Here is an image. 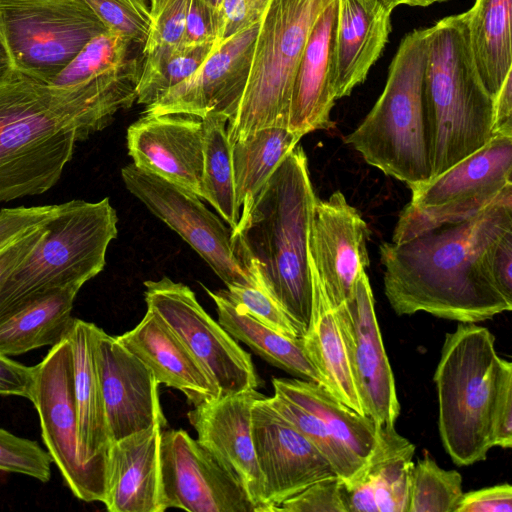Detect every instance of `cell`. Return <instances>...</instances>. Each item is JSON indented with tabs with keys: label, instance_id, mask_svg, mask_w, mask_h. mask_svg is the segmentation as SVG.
<instances>
[{
	"label": "cell",
	"instance_id": "cell-23",
	"mask_svg": "<svg viewBox=\"0 0 512 512\" xmlns=\"http://www.w3.org/2000/svg\"><path fill=\"white\" fill-rule=\"evenodd\" d=\"M116 337L152 371L159 385L179 390L194 407L220 397L209 373L153 310L147 308L133 329Z\"/></svg>",
	"mask_w": 512,
	"mask_h": 512
},
{
	"label": "cell",
	"instance_id": "cell-39",
	"mask_svg": "<svg viewBox=\"0 0 512 512\" xmlns=\"http://www.w3.org/2000/svg\"><path fill=\"white\" fill-rule=\"evenodd\" d=\"M108 30L133 44L145 43L150 28L146 0H83Z\"/></svg>",
	"mask_w": 512,
	"mask_h": 512
},
{
	"label": "cell",
	"instance_id": "cell-9",
	"mask_svg": "<svg viewBox=\"0 0 512 512\" xmlns=\"http://www.w3.org/2000/svg\"><path fill=\"white\" fill-rule=\"evenodd\" d=\"M107 30L83 0H0V34L13 69L46 84Z\"/></svg>",
	"mask_w": 512,
	"mask_h": 512
},
{
	"label": "cell",
	"instance_id": "cell-53",
	"mask_svg": "<svg viewBox=\"0 0 512 512\" xmlns=\"http://www.w3.org/2000/svg\"><path fill=\"white\" fill-rule=\"evenodd\" d=\"M384 6L391 11L398 5L405 4L409 6L426 7L436 2H444L447 0H379Z\"/></svg>",
	"mask_w": 512,
	"mask_h": 512
},
{
	"label": "cell",
	"instance_id": "cell-32",
	"mask_svg": "<svg viewBox=\"0 0 512 512\" xmlns=\"http://www.w3.org/2000/svg\"><path fill=\"white\" fill-rule=\"evenodd\" d=\"M511 11L512 0H476L467 11L474 64L492 98L512 73Z\"/></svg>",
	"mask_w": 512,
	"mask_h": 512
},
{
	"label": "cell",
	"instance_id": "cell-46",
	"mask_svg": "<svg viewBox=\"0 0 512 512\" xmlns=\"http://www.w3.org/2000/svg\"><path fill=\"white\" fill-rule=\"evenodd\" d=\"M489 278L502 297L512 304V230L496 239L485 251Z\"/></svg>",
	"mask_w": 512,
	"mask_h": 512
},
{
	"label": "cell",
	"instance_id": "cell-27",
	"mask_svg": "<svg viewBox=\"0 0 512 512\" xmlns=\"http://www.w3.org/2000/svg\"><path fill=\"white\" fill-rule=\"evenodd\" d=\"M99 327L74 318L67 334L73 361L78 437L84 461L107 466L111 444L96 362Z\"/></svg>",
	"mask_w": 512,
	"mask_h": 512
},
{
	"label": "cell",
	"instance_id": "cell-52",
	"mask_svg": "<svg viewBox=\"0 0 512 512\" xmlns=\"http://www.w3.org/2000/svg\"><path fill=\"white\" fill-rule=\"evenodd\" d=\"M493 137H512V73L493 98Z\"/></svg>",
	"mask_w": 512,
	"mask_h": 512
},
{
	"label": "cell",
	"instance_id": "cell-29",
	"mask_svg": "<svg viewBox=\"0 0 512 512\" xmlns=\"http://www.w3.org/2000/svg\"><path fill=\"white\" fill-rule=\"evenodd\" d=\"M314 290L313 313L304 348L333 396L361 415H366L359 398L340 325L317 275L311 267ZM367 416V415H366Z\"/></svg>",
	"mask_w": 512,
	"mask_h": 512
},
{
	"label": "cell",
	"instance_id": "cell-17",
	"mask_svg": "<svg viewBox=\"0 0 512 512\" xmlns=\"http://www.w3.org/2000/svg\"><path fill=\"white\" fill-rule=\"evenodd\" d=\"M258 28L256 23L218 42L193 75L146 106L143 114L204 118L215 113L231 121L246 87Z\"/></svg>",
	"mask_w": 512,
	"mask_h": 512
},
{
	"label": "cell",
	"instance_id": "cell-35",
	"mask_svg": "<svg viewBox=\"0 0 512 512\" xmlns=\"http://www.w3.org/2000/svg\"><path fill=\"white\" fill-rule=\"evenodd\" d=\"M216 45L162 47L143 55L136 102L145 107L155 103L193 75Z\"/></svg>",
	"mask_w": 512,
	"mask_h": 512
},
{
	"label": "cell",
	"instance_id": "cell-50",
	"mask_svg": "<svg viewBox=\"0 0 512 512\" xmlns=\"http://www.w3.org/2000/svg\"><path fill=\"white\" fill-rule=\"evenodd\" d=\"M46 222L25 233L0 251V289L9 275L36 246L45 231Z\"/></svg>",
	"mask_w": 512,
	"mask_h": 512
},
{
	"label": "cell",
	"instance_id": "cell-14",
	"mask_svg": "<svg viewBox=\"0 0 512 512\" xmlns=\"http://www.w3.org/2000/svg\"><path fill=\"white\" fill-rule=\"evenodd\" d=\"M159 463L164 510L257 512L240 481L185 430L161 431Z\"/></svg>",
	"mask_w": 512,
	"mask_h": 512
},
{
	"label": "cell",
	"instance_id": "cell-21",
	"mask_svg": "<svg viewBox=\"0 0 512 512\" xmlns=\"http://www.w3.org/2000/svg\"><path fill=\"white\" fill-rule=\"evenodd\" d=\"M263 396L251 389L219 397L188 412L197 440L240 481L257 512L264 510V484L253 443L252 407Z\"/></svg>",
	"mask_w": 512,
	"mask_h": 512
},
{
	"label": "cell",
	"instance_id": "cell-7",
	"mask_svg": "<svg viewBox=\"0 0 512 512\" xmlns=\"http://www.w3.org/2000/svg\"><path fill=\"white\" fill-rule=\"evenodd\" d=\"M117 222L108 197L59 204L36 246L0 289V315L54 289L82 288L104 269Z\"/></svg>",
	"mask_w": 512,
	"mask_h": 512
},
{
	"label": "cell",
	"instance_id": "cell-16",
	"mask_svg": "<svg viewBox=\"0 0 512 512\" xmlns=\"http://www.w3.org/2000/svg\"><path fill=\"white\" fill-rule=\"evenodd\" d=\"M252 436L264 484V510L297 494L309 485L337 476L321 452L285 417L267 397L252 407Z\"/></svg>",
	"mask_w": 512,
	"mask_h": 512
},
{
	"label": "cell",
	"instance_id": "cell-33",
	"mask_svg": "<svg viewBox=\"0 0 512 512\" xmlns=\"http://www.w3.org/2000/svg\"><path fill=\"white\" fill-rule=\"evenodd\" d=\"M302 136L287 127L260 129L231 144L236 202L246 212L272 173Z\"/></svg>",
	"mask_w": 512,
	"mask_h": 512
},
{
	"label": "cell",
	"instance_id": "cell-44",
	"mask_svg": "<svg viewBox=\"0 0 512 512\" xmlns=\"http://www.w3.org/2000/svg\"><path fill=\"white\" fill-rule=\"evenodd\" d=\"M59 204L0 209V251L30 230L44 224Z\"/></svg>",
	"mask_w": 512,
	"mask_h": 512
},
{
	"label": "cell",
	"instance_id": "cell-55",
	"mask_svg": "<svg viewBox=\"0 0 512 512\" xmlns=\"http://www.w3.org/2000/svg\"><path fill=\"white\" fill-rule=\"evenodd\" d=\"M207 4L220 12V7L223 0H204Z\"/></svg>",
	"mask_w": 512,
	"mask_h": 512
},
{
	"label": "cell",
	"instance_id": "cell-49",
	"mask_svg": "<svg viewBox=\"0 0 512 512\" xmlns=\"http://www.w3.org/2000/svg\"><path fill=\"white\" fill-rule=\"evenodd\" d=\"M35 384V366L30 367L0 353V395H11L31 401Z\"/></svg>",
	"mask_w": 512,
	"mask_h": 512
},
{
	"label": "cell",
	"instance_id": "cell-24",
	"mask_svg": "<svg viewBox=\"0 0 512 512\" xmlns=\"http://www.w3.org/2000/svg\"><path fill=\"white\" fill-rule=\"evenodd\" d=\"M155 425L110 444L103 504L110 512H163Z\"/></svg>",
	"mask_w": 512,
	"mask_h": 512
},
{
	"label": "cell",
	"instance_id": "cell-38",
	"mask_svg": "<svg viewBox=\"0 0 512 512\" xmlns=\"http://www.w3.org/2000/svg\"><path fill=\"white\" fill-rule=\"evenodd\" d=\"M463 493L461 474L426 455L413 466L408 512H455Z\"/></svg>",
	"mask_w": 512,
	"mask_h": 512
},
{
	"label": "cell",
	"instance_id": "cell-1",
	"mask_svg": "<svg viewBox=\"0 0 512 512\" xmlns=\"http://www.w3.org/2000/svg\"><path fill=\"white\" fill-rule=\"evenodd\" d=\"M512 230V184L488 207L462 222L443 225L406 242L379 246L384 292L397 315L426 312L476 323L512 309L491 282L487 248Z\"/></svg>",
	"mask_w": 512,
	"mask_h": 512
},
{
	"label": "cell",
	"instance_id": "cell-19",
	"mask_svg": "<svg viewBox=\"0 0 512 512\" xmlns=\"http://www.w3.org/2000/svg\"><path fill=\"white\" fill-rule=\"evenodd\" d=\"M96 362L111 443L155 425L164 427L152 371L117 339L99 329Z\"/></svg>",
	"mask_w": 512,
	"mask_h": 512
},
{
	"label": "cell",
	"instance_id": "cell-34",
	"mask_svg": "<svg viewBox=\"0 0 512 512\" xmlns=\"http://www.w3.org/2000/svg\"><path fill=\"white\" fill-rule=\"evenodd\" d=\"M227 123V117L220 114L210 113L202 118V199L215 208L232 230L238 224L240 209L235 196Z\"/></svg>",
	"mask_w": 512,
	"mask_h": 512
},
{
	"label": "cell",
	"instance_id": "cell-26",
	"mask_svg": "<svg viewBox=\"0 0 512 512\" xmlns=\"http://www.w3.org/2000/svg\"><path fill=\"white\" fill-rule=\"evenodd\" d=\"M414 454V444L395 427L378 426V443L362 476L343 485L346 512H408Z\"/></svg>",
	"mask_w": 512,
	"mask_h": 512
},
{
	"label": "cell",
	"instance_id": "cell-41",
	"mask_svg": "<svg viewBox=\"0 0 512 512\" xmlns=\"http://www.w3.org/2000/svg\"><path fill=\"white\" fill-rule=\"evenodd\" d=\"M222 290L229 300L259 322L287 337H301L294 324L259 281Z\"/></svg>",
	"mask_w": 512,
	"mask_h": 512
},
{
	"label": "cell",
	"instance_id": "cell-43",
	"mask_svg": "<svg viewBox=\"0 0 512 512\" xmlns=\"http://www.w3.org/2000/svg\"><path fill=\"white\" fill-rule=\"evenodd\" d=\"M271 512H346L342 481L332 476L314 482L275 505Z\"/></svg>",
	"mask_w": 512,
	"mask_h": 512
},
{
	"label": "cell",
	"instance_id": "cell-18",
	"mask_svg": "<svg viewBox=\"0 0 512 512\" xmlns=\"http://www.w3.org/2000/svg\"><path fill=\"white\" fill-rule=\"evenodd\" d=\"M369 228L341 191L316 199L309 232L311 267L333 308L348 299L369 265Z\"/></svg>",
	"mask_w": 512,
	"mask_h": 512
},
{
	"label": "cell",
	"instance_id": "cell-3",
	"mask_svg": "<svg viewBox=\"0 0 512 512\" xmlns=\"http://www.w3.org/2000/svg\"><path fill=\"white\" fill-rule=\"evenodd\" d=\"M77 105L75 89L14 69L0 78V203L56 185L78 142Z\"/></svg>",
	"mask_w": 512,
	"mask_h": 512
},
{
	"label": "cell",
	"instance_id": "cell-8",
	"mask_svg": "<svg viewBox=\"0 0 512 512\" xmlns=\"http://www.w3.org/2000/svg\"><path fill=\"white\" fill-rule=\"evenodd\" d=\"M334 0H271L260 22L246 87L227 124L230 144L266 127L288 128L293 85L321 12Z\"/></svg>",
	"mask_w": 512,
	"mask_h": 512
},
{
	"label": "cell",
	"instance_id": "cell-30",
	"mask_svg": "<svg viewBox=\"0 0 512 512\" xmlns=\"http://www.w3.org/2000/svg\"><path fill=\"white\" fill-rule=\"evenodd\" d=\"M274 393L317 416L333 437L367 465L378 443L374 420L346 406L323 386L300 378H273Z\"/></svg>",
	"mask_w": 512,
	"mask_h": 512
},
{
	"label": "cell",
	"instance_id": "cell-6",
	"mask_svg": "<svg viewBox=\"0 0 512 512\" xmlns=\"http://www.w3.org/2000/svg\"><path fill=\"white\" fill-rule=\"evenodd\" d=\"M429 32L402 39L382 94L345 138L369 165L411 190L431 179L423 100Z\"/></svg>",
	"mask_w": 512,
	"mask_h": 512
},
{
	"label": "cell",
	"instance_id": "cell-20",
	"mask_svg": "<svg viewBox=\"0 0 512 512\" xmlns=\"http://www.w3.org/2000/svg\"><path fill=\"white\" fill-rule=\"evenodd\" d=\"M127 148L137 167L202 199V118L188 114H143L127 130Z\"/></svg>",
	"mask_w": 512,
	"mask_h": 512
},
{
	"label": "cell",
	"instance_id": "cell-47",
	"mask_svg": "<svg viewBox=\"0 0 512 512\" xmlns=\"http://www.w3.org/2000/svg\"><path fill=\"white\" fill-rule=\"evenodd\" d=\"M271 0H223L219 41L259 23Z\"/></svg>",
	"mask_w": 512,
	"mask_h": 512
},
{
	"label": "cell",
	"instance_id": "cell-5",
	"mask_svg": "<svg viewBox=\"0 0 512 512\" xmlns=\"http://www.w3.org/2000/svg\"><path fill=\"white\" fill-rule=\"evenodd\" d=\"M511 376L512 363L497 354L487 328L460 323L445 335L433 381L439 435L457 466L486 459L500 393Z\"/></svg>",
	"mask_w": 512,
	"mask_h": 512
},
{
	"label": "cell",
	"instance_id": "cell-42",
	"mask_svg": "<svg viewBox=\"0 0 512 512\" xmlns=\"http://www.w3.org/2000/svg\"><path fill=\"white\" fill-rule=\"evenodd\" d=\"M190 0H150V28L142 54L181 46Z\"/></svg>",
	"mask_w": 512,
	"mask_h": 512
},
{
	"label": "cell",
	"instance_id": "cell-22",
	"mask_svg": "<svg viewBox=\"0 0 512 512\" xmlns=\"http://www.w3.org/2000/svg\"><path fill=\"white\" fill-rule=\"evenodd\" d=\"M338 1H332L315 21L305 45L291 96L288 129L304 136L333 126L334 46Z\"/></svg>",
	"mask_w": 512,
	"mask_h": 512
},
{
	"label": "cell",
	"instance_id": "cell-51",
	"mask_svg": "<svg viewBox=\"0 0 512 512\" xmlns=\"http://www.w3.org/2000/svg\"><path fill=\"white\" fill-rule=\"evenodd\" d=\"M492 442L493 447H512V376L505 381L500 393L493 420Z\"/></svg>",
	"mask_w": 512,
	"mask_h": 512
},
{
	"label": "cell",
	"instance_id": "cell-15",
	"mask_svg": "<svg viewBox=\"0 0 512 512\" xmlns=\"http://www.w3.org/2000/svg\"><path fill=\"white\" fill-rule=\"evenodd\" d=\"M334 309L365 414L377 426L395 427L400 403L365 271L357 278L351 296Z\"/></svg>",
	"mask_w": 512,
	"mask_h": 512
},
{
	"label": "cell",
	"instance_id": "cell-11",
	"mask_svg": "<svg viewBox=\"0 0 512 512\" xmlns=\"http://www.w3.org/2000/svg\"><path fill=\"white\" fill-rule=\"evenodd\" d=\"M31 402L53 463L72 494L85 502H103L106 465L83 460L73 388V361L67 337L51 347L35 366Z\"/></svg>",
	"mask_w": 512,
	"mask_h": 512
},
{
	"label": "cell",
	"instance_id": "cell-31",
	"mask_svg": "<svg viewBox=\"0 0 512 512\" xmlns=\"http://www.w3.org/2000/svg\"><path fill=\"white\" fill-rule=\"evenodd\" d=\"M204 289L216 304L219 324L234 339L273 366L325 388L324 379L309 358L301 337H287L254 319L229 300L222 289L215 292Z\"/></svg>",
	"mask_w": 512,
	"mask_h": 512
},
{
	"label": "cell",
	"instance_id": "cell-2",
	"mask_svg": "<svg viewBox=\"0 0 512 512\" xmlns=\"http://www.w3.org/2000/svg\"><path fill=\"white\" fill-rule=\"evenodd\" d=\"M316 199L306 154L295 146L231 230L237 257L301 337L313 313L309 232Z\"/></svg>",
	"mask_w": 512,
	"mask_h": 512
},
{
	"label": "cell",
	"instance_id": "cell-4",
	"mask_svg": "<svg viewBox=\"0 0 512 512\" xmlns=\"http://www.w3.org/2000/svg\"><path fill=\"white\" fill-rule=\"evenodd\" d=\"M423 100L431 179L493 138V98L474 64L467 12L430 27Z\"/></svg>",
	"mask_w": 512,
	"mask_h": 512
},
{
	"label": "cell",
	"instance_id": "cell-13",
	"mask_svg": "<svg viewBox=\"0 0 512 512\" xmlns=\"http://www.w3.org/2000/svg\"><path fill=\"white\" fill-rule=\"evenodd\" d=\"M121 176L128 191L186 241L227 287L258 282L237 257L231 229L196 194L134 163L123 167Z\"/></svg>",
	"mask_w": 512,
	"mask_h": 512
},
{
	"label": "cell",
	"instance_id": "cell-54",
	"mask_svg": "<svg viewBox=\"0 0 512 512\" xmlns=\"http://www.w3.org/2000/svg\"><path fill=\"white\" fill-rule=\"evenodd\" d=\"M13 70V65L0 34V78Z\"/></svg>",
	"mask_w": 512,
	"mask_h": 512
},
{
	"label": "cell",
	"instance_id": "cell-28",
	"mask_svg": "<svg viewBox=\"0 0 512 512\" xmlns=\"http://www.w3.org/2000/svg\"><path fill=\"white\" fill-rule=\"evenodd\" d=\"M80 289H54L0 315V353L17 356L62 341L74 320L72 309Z\"/></svg>",
	"mask_w": 512,
	"mask_h": 512
},
{
	"label": "cell",
	"instance_id": "cell-25",
	"mask_svg": "<svg viewBox=\"0 0 512 512\" xmlns=\"http://www.w3.org/2000/svg\"><path fill=\"white\" fill-rule=\"evenodd\" d=\"M333 92L348 96L367 77L391 31V10L379 0H337Z\"/></svg>",
	"mask_w": 512,
	"mask_h": 512
},
{
	"label": "cell",
	"instance_id": "cell-10",
	"mask_svg": "<svg viewBox=\"0 0 512 512\" xmlns=\"http://www.w3.org/2000/svg\"><path fill=\"white\" fill-rule=\"evenodd\" d=\"M512 137H493L443 173L412 189L392 242H406L431 229L462 222L488 207L510 184Z\"/></svg>",
	"mask_w": 512,
	"mask_h": 512
},
{
	"label": "cell",
	"instance_id": "cell-12",
	"mask_svg": "<svg viewBox=\"0 0 512 512\" xmlns=\"http://www.w3.org/2000/svg\"><path fill=\"white\" fill-rule=\"evenodd\" d=\"M147 308L156 312L219 388L220 397L257 389L251 355L199 304L185 284L168 277L144 282Z\"/></svg>",
	"mask_w": 512,
	"mask_h": 512
},
{
	"label": "cell",
	"instance_id": "cell-40",
	"mask_svg": "<svg viewBox=\"0 0 512 512\" xmlns=\"http://www.w3.org/2000/svg\"><path fill=\"white\" fill-rule=\"evenodd\" d=\"M53 463L48 451L33 440L0 427V471L26 475L46 483Z\"/></svg>",
	"mask_w": 512,
	"mask_h": 512
},
{
	"label": "cell",
	"instance_id": "cell-48",
	"mask_svg": "<svg viewBox=\"0 0 512 512\" xmlns=\"http://www.w3.org/2000/svg\"><path fill=\"white\" fill-rule=\"evenodd\" d=\"M455 512H512V487L502 483L463 493Z\"/></svg>",
	"mask_w": 512,
	"mask_h": 512
},
{
	"label": "cell",
	"instance_id": "cell-45",
	"mask_svg": "<svg viewBox=\"0 0 512 512\" xmlns=\"http://www.w3.org/2000/svg\"><path fill=\"white\" fill-rule=\"evenodd\" d=\"M219 33L220 12L204 0H190L181 46L217 44Z\"/></svg>",
	"mask_w": 512,
	"mask_h": 512
},
{
	"label": "cell",
	"instance_id": "cell-37",
	"mask_svg": "<svg viewBox=\"0 0 512 512\" xmlns=\"http://www.w3.org/2000/svg\"><path fill=\"white\" fill-rule=\"evenodd\" d=\"M133 43L107 30L91 39L49 85L71 89L91 82L125 64Z\"/></svg>",
	"mask_w": 512,
	"mask_h": 512
},
{
	"label": "cell",
	"instance_id": "cell-36",
	"mask_svg": "<svg viewBox=\"0 0 512 512\" xmlns=\"http://www.w3.org/2000/svg\"><path fill=\"white\" fill-rule=\"evenodd\" d=\"M267 400L321 452L346 488L359 480L366 465L347 451L317 416L275 393Z\"/></svg>",
	"mask_w": 512,
	"mask_h": 512
}]
</instances>
